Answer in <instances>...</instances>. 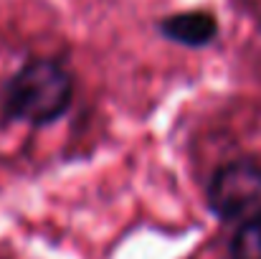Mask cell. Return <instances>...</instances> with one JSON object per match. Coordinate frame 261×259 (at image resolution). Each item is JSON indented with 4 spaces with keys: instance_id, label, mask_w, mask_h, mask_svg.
Listing matches in <instances>:
<instances>
[{
    "instance_id": "1",
    "label": "cell",
    "mask_w": 261,
    "mask_h": 259,
    "mask_svg": "<svg viewBox=\"0 0 261 259\" xmlns=\"http://www.w3.org/2000/svg\"><path fill=\"white\" fill-rule=\"evenodd\" d=\"M74 89V74L64 61L33 56L3 86V117L28 127H48L71 109Z\"/></svg>"
},
{
    "instance_id": "2",
    "label": "cell",
    "mask_w": 261,
    "mask_h": 259,
    "mask_svg": "<svg viewBox=\"0 0 261 259\" xmlns=\"http://www.w3.org/2000/svg\"><path fill=\"white\" fill-rule=\"evenodd\" d=\"M208 208L228 224L261 216V163L236 158L218 166L205 188Z\"/></svg>"
},
{
    "instance_id": "3",
    "label": "cell",
    "mask_w": 261,
    "mask_h": 259,
    "mask_svg": "<svg viewBox=\"0 0 261 259\" xmlns=\"http://www.w3.org/2000/svg\"><path fill=\"white\" fill-rule=\"evenodd\" d=\"M158 33L177 43L182 49H208L216 43V38L221 36V23L211 10L203 8H190V10H180V13H168L158 20Z\"/></svg>"
},
{
    "instance_id": "4",
    "label": "cell",
    "mask_w": 261,
    "mask_h": 259,
    "mask_svg": "<svg viewBox=\"0 0 261 259\" xmlns=\"http://www.w3.org/2000/svg\"><path fill=\"white\" fill-rule=\"evenodd\" d=\"M231 259H261V216L239 224L228 244Z\"/></svg>"
}]
</instances>
